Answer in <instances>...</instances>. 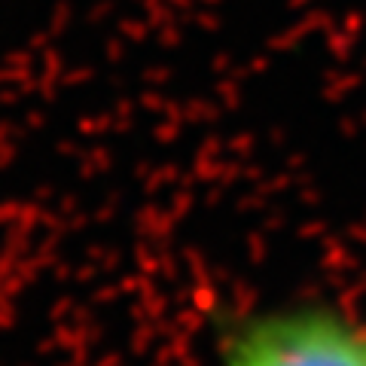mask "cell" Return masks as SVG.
Instances as JSON below:
<instances>
[{
  "mask_svg": "<svg viewBox=\"0 0 366 366\" xmlns=\"http://www.w3.org/2000/svg\"><path fill=\"white\" fill-rule=\"evenodd\" d=\"M220 366H366V320L317 300L220 320Z\"/></svg>",
  "mask_w": 366,
  "mask_h": 366,
  "instance_id": "obj_1",
  "label": "cell"
}]
</instances>
